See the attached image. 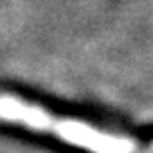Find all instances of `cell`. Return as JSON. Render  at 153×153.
I'll use <instances>...</instances> for the list:
<instances>
[{
  "instance_id": "obj_1",
  "label": "cell",
  "mask_w": 153,
  "mask_h": 153,
  "mask_svg": "<svg viewBox=\"0 0 153 153\" xmlns=\"http://www.w3.org/2000/svg\"><path fill=\"white\" fill-rule=\"evenodd\" d=\"M0 119L38 132H52L59 140L96 153H132V143L124 138L98 132L73 119H57L42 111L38 105L27 103L13 96H0Z\"/></svg>"
},
{
  "instance_id": "obj_2",
  "label": "cell",
  "mask_w": 153,
  "mask_h": 153,
  "mask_svg": "<svg viewBox=\"0 0 153 153\" xmlns=\"http://www.w3.org/2000/svg\"><path fill=\"white\" fill-rule=\"evenodd\" d=\"M149 153H153V147H151V149H149Z\"/></svg>"
}]
</instances>
